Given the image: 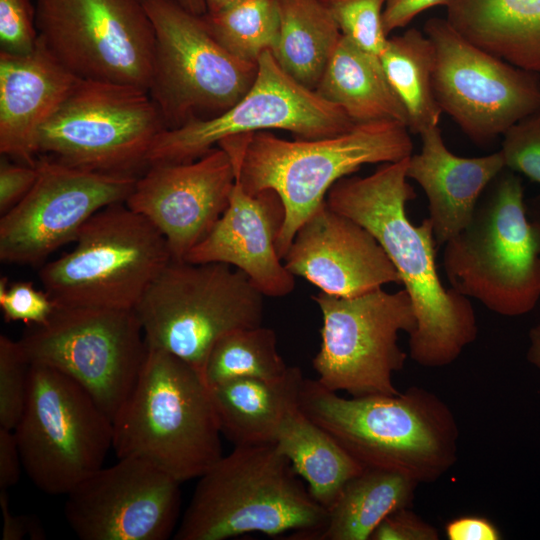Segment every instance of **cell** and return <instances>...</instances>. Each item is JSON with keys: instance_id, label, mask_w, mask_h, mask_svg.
Listing matches in <instances>:
<instances>
[{"instance_id": "cell-18", "label": "cell", "mask_w": 540, "mask_h": 540, "mask_svg": "<svg viewBox=\"0 0 540 540\" xmlns=\"http://www.w3.org/2000/svg\"><path fill=\"white\" fill-rule=\"evenodd\" d=\"M180 485L146 460L118 458L66 494L65 517L82 540H166L178 526Z\"/></svg>"}, {"instance_id": "cell-30", "label": "cell", "mask_w": 540, "mask_h": 540, "mask_svg": "<svg viewBox=\"0 0 540 540\" xmlns=\"http://www.w3.org/2000/svg\"><path fill=\"white\" fill-rule=\"evenodd\" d=\"M379 58L391 88L406 110L408 130L420 135L438 126L442 111L432 84L435 48L426 34L410 28L388 37Z\"/></svg>"}, {"instance_id": "cell-37", "label": "cell", "mask_w": 540, "mask_h": 540, "mask_svg": "<svg viewBox=\"0 0 540 540\" xmlns=\"http://www.w3.org/2000/svg\"><path fill=\"white\" fill-rule=\"evenodd\" d=\"M38 41L35 7L30 0H0L1 51L13 55L32 52Z\"/></svg>"}, {"instance_id": "cell-17", "label": "cell", "mask_w": 540, "mask_h": 540, "mask_svg": "<svg viewBox=\"0 0 540 540\" xmlns=\"http://www.w3.org/2000/svg\"><path fill=\"white\" fill-rule=\"evenodd\" d=\"M38 177L26 196L0 219V260L33 265L75 241L101 209L125 203L137 176L93 172L46 156L36 162Z\"/></svg>"}, {"instance_id": "cell-27", "label": "cell", "mask_w": 540, "mask_h": 540, "mask_svg": "<svg viewBox=\"0 0 540 540\" xmlns=\"http://www.w3.org/2000/svg\"><path fill=\"white\" fill-rule=\"evenodd\" d=\"M418 485L396 471L364 468L343 487L315 540H370L387 516L410 508Z\"/></svg>"}, {"instance_id": "cell-22", "label": "cell", "mask_w": 540, "mask_h": 540, "mask_svg": "<svg viewBox=\"0 0 540 540\" xmlns=\"http://www.w3.org/2000/svg\"><path fill=\"white\" fill-rule=\"evenodd\" d=\"M78 80L39 40L28 54L0 51L1 154L35 166L39 131Z\"/></svg>"}, {"instance_id": "cell-31", "label": "cell", "mask_w": 540, "mask_h": 540, "mask_svg": "<svg viewBox=\"0 0 540 540\" xmlns=\"http://www.w3.org/2000/svg\"><path fill=\"white\" fill-rule=\"evenodd\" d=\"M288 368L277 350L275 332L260 325L236 329L218 339L202 376L210 387L237 378L275 379Z\"/></svg>"}, {"instance_id": "cell-4", "label": "cell", "mask_w": 540, "mask_h": 540, "mask_svg": "<svg viewBox=\"0 0 540 540\" xmlns=\"http://www.w3.org/2000/svg\"><path fill=\"white\" fill-rule=\"evenodd\" d=\"M327 518L328 510L275 443L234 446L199 477L173 539L224 540L258 532L315 540Z\"/></svg>"}, {"instance_id": "cell-24", "label": "cell", "mask_w": 540, "mask_h": 540, "mask_svg": "<svg viewBox=\"0 0 540 540\" xmlns=\"http://www.w3.org/2000/svg\"><path fill=\"white\" fill-rule=\"evenodd\" d=\"M299 367L275 379L237 378L210 386L221 433L234 446L275 443L286 415L299 405Z\"/></svg>"}, {"instance_id": "cell-32", "label": "cell", "mask_w": 540, "mask_h": 540, "mask_svg": "<svg viewBox=\"0 0 540 540\" xmlns=\"http://www.w3.org/2000/svg\"><path fill=\"white\" fill-rule=\"evenodd\" d=\"M202 19L213 38L244 61L258 63L278 40L277 0H240L219 12L205 13Z\"/></svg>"}, {"instance_id": "cell-47", "label": "cell", "mask_w": 540, "mask_h": 540, "mask_svg": "<svg viewBox=\"0 0 540 540\" xmlns=\"http://www.w3.org/2000/svg\"><path fill=\"white\" fill-rule=\"evenodd\" d=\"M240 0H204L206 6V13L219 12Z\"/></svg>"}, {"instance_id": "cell-3", "label": "cell", "mask_w": 540, "mask_h": 540, "mask_svg": "<svg viewBox=\"0 0 540 540\" xmlns=\"http://www.w3.org/2000/svg\"><path fill=\"white\" fill-rule=\"evenodd\" d=\"M406 125L396 121L358 123L342 134L289 141L269 131L235 135L218 146L230 156L249 194L273 190L285 208L276 242L283 260L298 228L326 201L330 188L366 164L401 161L412 155Z\"/></svg>"}, {"instance_id": "cell-26", "label": "cell", "mask_w": 540, "mask_h": 540, "mask_svg": "<svg viewBox=\"0 0 540 540\" xmlns=\"http://www.w3.org/2000/svg\"><path fill=\"white\" fill-rule=\"evenodd\" d=\"M356 124L396 121L407 126L404 106L391 88L380 58L341 35L315 89Z\"/></svg>"}, {"instance_id": "cell-34", "label": "cell", "mask_w": 540, "mask_h": 540, "mask_svg": "<svg viewBox=\"0 0 540 540\" xmlns=\"http://www.w3.org/2000/svg\"><path fill=\"white\" fill-rule=\"evenodd\" d=\"M30 363L19 341L0 335V427L14 430L23 414Z\"/></svg>"}, {"instance_id": "cell-12", "label": "cell", "mask_w": 540, "mask_h": 540, "mask_svg": "<svg viewBox=\"0 0 540 540\" xmlns=\"http://www.w3.org/2000/svg\"><path fill=\"white\" fill-rule=\"evenodd\" d=\"M312 298L322 314L321 345L312 361L317 381L351 396L399 394L393 376L407 358L399 334L417 326L408 292L378 288L338 297L320 291Z\"/></svg>"}, {"instance_id": "cell-7", "label": "cell", "mask_w": 540, "mask_h": 540, "mask_svg": "<svg viewBox=\"0 0 540 540\" xmlns=\"http://www.w3.org/2000/svg\"><path fill=\"white\" fill-rule=\"evenodd\" d=\"M135 311L148 347L179 357L202 375L218 339L262 325L264 295L231 265L172 259Z\"/></svg>"}, {"instance_id": "cell-15", "label": "cell", "mask_w": 540, "mask_h": 540, "mask_svg": "<svg viewBox=\"0 0 540 540\" xmlns=\"http://www.w3.org/2000/svg\"><path fill=\"white\" fill-rule=\"evenodd\" d=\"M355 124L341 107L289 76L266 51L258 60L254 84L241 100L213 118L165 129L149 151L148 165L194 161L239 134L280 129L299 139H318L345 133Z\"/></svg>"}, {"instance_id": "cell-19", "label": "cell", "mask_w": 540, "mask_h": 540, "mask_svg": "<svg viewBox=\"0 0 540 540\" xmlns=\"http://www.w3.org/2000/svg\"><path fill=\"white\" fill-rule=\"evenodd\" d=\"M235 179L230 156L216 146L191 162L150 165L125 204L149 220L172 259L182 261L226 210Z\"/></svg>"}, {"instance_id": "cell-28", "label": "cell", "mask_w": 540, "mask_h": 540, "mask_svg": "<svg viewBox=\"0 0 540 540\" xmlns=\"http://www.w3.org/2000/svg\"><path fill=\"white\" fill-rule=\"evenodd\" d=\"M275 444L305 480L311 496L327 510L346 483L364 469L299 405L282 421Z\"/></svg>"}, {"instance_id": "cell-38", "label": "cell", "mask_w": 540, "mask_h": 540, "mask_svg": "<svg viewBox=\"0 0 540 540\" xmlns=\"http://www.w3.org/2000/svg\"><path fill=\"white\" fill-rule=\"evenodd\" d=\"M437 529L409 508L387 516L374 530L370 540H438Z\"/></svg>"}, {"instance_id": "cell-43", "label": "cell", "mask_w": 540, "mask_h": 540, "mask_svg": "<svg viewBox=\"0 0 540 540\" xmlns=\"http://www.w3.org/2000/svg\"><path fill=\"white\" fill-rule=\"evenodd\" d=\"M0 506L3 515V540L43 539L44 532L38 523L27 516L11 513L8 504L7 490L0 489Z\"/></svg>"}, {"instance_id": "cell-39", "label": "cell", "mask_w": 540, "mask_h": 540, "mask_svg": "<svg viewBox=\"0 0 540 540\" xmlns=\"http://www.w3.org/2000/svg\"><path fill=\"white\" fill-rule=\"evenodd\" d=\"M38 177L36 165L13 164L6 159L0 165V213L5 214L31 190Z\"/></svg>"}, {"instance_id": "cell-29", "label": "cell", "mask_w": 540, "mask_h": 540, "mask_svg": "<svg viewBox=\"0 0 540 540\" xmlns=\"http://www.w3.org/2000/svg\"><path fill=\"white\" fill-rule=\"evenodd\" d=\"M278 40L271 51L279 66L301 85L315 90L341 38L321 0H277Z\"/></svg>"}, {"instance_id": "cell-11", "label": "cell", "mask_w": 540, "mask_h": 540, "mask_svg": "<svg viewBox=\"0 0 540 540\" xmlns=\"http://www.w3.org/2000/svg\"><path fill=\"white\" fill-rule=\"evenodd\" d=\"M23 469L51 495H66L101 467L113 448V420L76 381L30 363L23 414L14 429Z\"/></svg>"}, {"instance_id": "cell-8", "label": "cell", "mask_w": 540, "mask_h": 540, "mask_svg": "<svg viewBox=\"0 0 540 540\" xmlns=\"http://www.w3.org/2000/svg\"><path fill=\"white\" fill-rule=\"evenodd\" d=\"M74 242L39 272L56 305L135 309L172 260L160 231L124 202L95 213Z\"/></svg>"}, {"instance_id": "cell-10", "label": "cell", "mask_w": 540, "mask_h": 540, "mask_svg": "<svg viewBox=\"0 0 540 540\" xmlns=\"http://www.w3.org/2000/svg\"><path fill=\"white\" fill-rule=\"evenodd\" d=\"M155 48L148 92L166 129L220 115L255 82L258 63L241 60L208 31L202 16L174 0H142Z\"/></svg>"}, {"instance_id": "cell-2", "label": "cell", "mask_w": 540, "mask_h": 540, "mask_svg": "<svg viewBox=\"0 0 540 540\" xmlns=\"http://www.w3.org/2000/svg\"><path fill=\"white\" fill-rule=\"evenodd\" d=\"M299 409L364 468L396 471L420 484L439 480L457 462L456 417L423 387L345 398L305 378Z\"/></svg>"}, {"instance_id": "cell-14", "label": "cell", "mask_w": 540, "mask_h": 540, "mask_svg": "<svg viewBox=\"0 0 540 540\" xmlns=\"http://www.w3.org/2000/svg\"><path fill=\"white\" fill-rule=\"evenodd\" d=\"M38 40L79 79L148 90L155 32L142 0H36Z\"/></svg>"}, {"instance_id": "cell-6", "label": "cell", "mask_w": 540, "mask_h": 540, "mask_svg": "<svg viewBox=\"0 0 540 540\" xmlns=\"http://www.w3.org/2000/svg\"><path fill=\"white\" fill-rule=\"evenodd\" d=\"M451 288L506 317L531 312L540 299V249L520 177L507 168L488 185L474 214L444 244Z\"/></svg>"}, {"instance_id": "cell-20", "label": "cell", "mask_w": 540, "mask_h": 540, "mask_svg": "<svg viewBox=\"0 0 540 540\" xmlns=\"http://www.w3.org/2000/svg\"><path fill=\"white\" fill-rule=\"evenodd\" d=\"M283 263L329 295L352 297L401 284L398 271L376 238L326 201L298 228Z\"/></svg>"}, {"instance_id": "cell-9", "label": "cell", "mask_w": 540, "mask_h": 540, "mask_svg": "<svg viewBox=\"0 0 540 540\" xmlns=\"http://www.w3.org/2000/svg\"><path fill=\"white\" fill-rule=\"evenodd\" d=\"M165 129L148 90L79 79L41 127L38 154L83 170L139 177Z\"/></svg>"}, {"instance_id": "cell-42", "label": "cell", "mask_w": 540, "mask_h": 540, "mask_svg": "<svg viewBox=\"0 0 540 540\" xmlns=\"http://www.w3.org/2000/svg\"><path fill=\"white\" fill-rule=\"evenodd\" d=\"M23 468L14 430L0 427V489L17 484Z\"/></svg>"}, {"instance_id": "cell-21", "label": "cell", "mask_w": 540, "mask_h": 540, "mask_svg": "<svg viewBox=\"0 0 540 540\" xmlns=\"http://www.w3.org/2000/svg\"><path fill=\"white\" fill-rule=\"evenodd\" d=\"M284 220L285 208L275 191L249 194L236 176L226 210L184 261L231 265L244 272L264 296L284 297L295 288V276L276 248Z\"/></svg>"}, {"instance_id": "cell-23", "label": "cell", "mask_w": 540, "mask_h": 540, "mask_svg": "<svg viewBox=\"0 0 540 540\" xmlns=\"http://www.w3.org/2000/svg\"><path fill=\"white\" fill-rule=\"evenodd\" d=\"M421 150L408 158L406 174L428 200L437 245H444L470 222L488 185L506 167L500 151L461 157L445 145L439 126L420 134Z\"/></svg>"}, {"instance_id": "cell-45", "label": "cell", "mask_w": 540, "mask_h": 540, "mask_svg": "<svg viewBox=\"0 0 540 540\" xmlns=\"http://www.w3.org/2000/svg\"><path fill=\"white\" fill-rule=\"evenodd\" d=\"M526 210L540 249V195L526 201Z\"/></svg>"}, {"instance_id": "cell-46", "label": "cell", "mask_w": 540, "mask_h": 540, "mask_svg": "<svg viewBox=\"0 0 540 540\" xmlns=\"http://www.w3.org/2000/svg\"><path fill=\"white\" fill-rule=\"evenodd\" d=\"M177 3H179L182 7L187 9L188 11L202 16L204 15L207 10L204 3V0H174Z\"/></svg>"}, {"instance_id": "cell-16", "label": "cell", "mask_w": 540, "mask_h": 540, "mask_svg": "<svg viewBox=\"0 0 540 540\" xmlns=\"http://www.w3.org/2000/svg\"><path fill=\"white\" fill-rule=\"evenodd\" d=\"M424 32L435 48L436 101L476 144L491 143L540 108L536 73L475 46L447 19H428Z\"/></svg>"}, {"instance_id": "cell-5", "label": "cell", "mask_w": 540, "mask_h": 540, "mask_svg": "<svg viewBox=\"0 0 540 540\" xmlns=\"http://www.w3.org/2000/svg\"><path fill=\"white\" fill-rule=\"evenodd\" d=\"M220 434L201 373L173 354L148 347L135 386L113 418L117 458L146 460L182 484L199 478L223 456Z\"/></svg>"}, {"instance_id": "cell-41", "label": "cell", "mask_w": 540, "mask_h": 540, "mask_svg": "<svg viewBox=\"0 0 540 540\" xmlns=\"http://www.w3.org/2000/svg\"><path fill=\"white\" fill-rule=\"evenodd\" d=\"M445 535L449 540H500L499 528L488 518L476 515L460 516L448 521Z\"/></svg>"}, {"instance_id": "cell-25", "label": "cell", "mask_w": 540, "mask_h": 540, "mask_svg": "<svg viewBox=\"0 0 540 540\" xmlns=\"http://www.w3.org/2000/svg\"><path fill=\"white\" fill-rule=\"evenodd\" d=\"M447 21L466 40L504 61L540 72V0H453Z\"/></svg>"}, {"instance_id": "cell-44", "label": "cell", "mask_w": 540, "mask_h": 540, "mask_svg": "<svg viewBox=\"0 0 540 540\" xmlns=\"http://www.w3.org/2000/svg\"><path fill=\"white\" fill-rule=\"evenodd\" d=\"M527 361L540 371V323L534 325L528 333Z\"/></svg>"}, {"instance_id": "cell-1", "label": "cell", "mask_w": 540, "mask_h": 540, "mask_svg": "<svg viewBox=\"0 0 540 540\" xmlns=\"http://www.w3.org/2000/svg\"><path fill=\"white\" fill-rule=\"evenodd\" d=\"M409 157L381 164L365 177L338 180L328 191L326 203L362 225L380 243L416 314L409 355L420 366L441 368L456 361L475 341L478 325L470 299L445 287L440 279L429 218L415 225L407 215V203L416 197L406 174Z\"/></svg>"}, {"instance_id": "cell-36", "label": "cell", "mask_w": 540, "mask_h": 540, "mask_svg": "<svg viewBox=\"0 0 540 540\" xmlns=\"http://www.w3.org/2000/svg\"><path fill=\"white\" fill-rule=\"evenodd\" d=\"M0 308L8 322L42 325L53 314L56 304L46 291L38 290L30 282L8 283L0 280Z\"/></svg>"}, {"instance_id": "cell-35", "label": "cell", "mask_w": 540, "mask_h": 540, "mask_svg": "<svg viewBox=\"0 0 540 540\" xmlns=\"http://www.w3.org/2000/svg\"><path fill=\"white\" fill-rule=\"evenodd\" d=\"M500 152L507 169L540 184V108L505 132Z\"/></svg>"}, {"instance_id": "cell-33", "label": "cell", "mask_w": 540, "mask_h": 540, "mask_svg": "<svg viewBox=\"0 0 540 540\" xmlns=\"http://www.w3.org/2000/svg\"><path fill=\"white\" fill-rule=\"evenodd\" d=\"M387 1L321 0L342 35L378 56L388 39L382 25V14Z\"/></svg>"}, {"instance_id": "cell-40", "label": "cell", "mask_w": 540, "mask_h": 540, "mask_svg": "<svg viewBox=\"0 0 540 540\" xmlns=\"http://www.w3.org/2000/svg\"><path fill=\"white\" fill-rule=\"evenodd\" d=\"M453 0H388L382 14V25L388 36L392 31L408 25L421 12L435 7H448Z\"/></svg>"}, {"instance_id": "cell-13", "label": "cell", "mask_w": 540, "mask_h": 540, "mask_svg": "<svg viewBox=\"0 0 540 540\" xmlns=\"http://www.w3.org/2000/svg\"><path fill=\"white\" fill-rule=\"evenodd\" d=\"M19 344L29 363L72 378L112 420L133 390L148 349L135 309L60 305Z\"/></svg>"}]
</instances>
